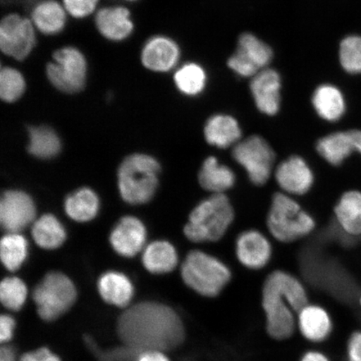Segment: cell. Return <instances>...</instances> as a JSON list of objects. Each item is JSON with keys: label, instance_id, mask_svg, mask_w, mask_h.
<instances>
[{"label": "cell", "instance_id": "obj_33", "mask_svg": "<svg viewBox=\"0 0 361 361\" xmlns=\"http://www.w3.org/2000/svg\"><path fill=\"white\" fill-rule=\"evenodd\" d=\"M27 298V287L20 279L8 277L0 284V300L6 308L18 311L24 306Z\"/></svg>", "mask_w": 361, "mask_h": 361}, {"label": "cell", "instance_id": "obj_45", "mask_svg": "<svg viewBox=\"0 0 361 361\" xmlns=\"http://www.w3.org/2000/svg\"><path fill=\"white\" fill-rule=\"evenodd\" d=\"M352 137H353L355 152H358L361 154V130H350Z\"/></svg>", "mask_w": 361, "mask_h": 361}, {"label": "cell", "instance_id": "obj_18", "mask_svg": "<svg viewBox=\"0 0 361 361\" xmlns=\"http://www.w3.org/2000/svg\"><path fill=\"white\" fill-rule=\"evenodd\" d=\"M96 24L103 36L114 42L128 38L133 31L130 12L123 7L102 8L97 15Z\"/></svg>", "mask_w": 361, "mask_h": 361}, {"label": "cell", "instance_id": "obj_23", "mask_svg": "<svg viewBox=\"0 0 361 361\" xmlns=\"http://www.w3.org/2000/svg\"><path fill=\"white\" fill-rule=\"evenodd\" d=\"M316 149L324 160L334 166L341 165L355 151L350 130L326 135L319 140Z\"/></svg>", "mask_w": 361, "mask_h": 361}, {"label": "cell", "instance_id": "obj_32", "mask_svg": "<svg viewBox=\"0 0 361 361\" xmlns=\"http://www.w3.org/2000/svg\"><path fill=\"white\" fill-rule=\"evenodd\" d=\"M174 80L180 92L187 96L195 97L205 89L207 75L201 66L196 63H189L176 72Z\"/></svg>", "mask_w": 361, "mask_h": 361}, {"label": "cell", "instance_id": "obj_43", "mask_svg": "<svg viewBox=\"0 0 361 361\" xmlns=\"http://www.w3.org/2000/svg\"><path fill=\"white\" fill-rule=\"evenodd\" d=\"M299 361H332V360L322 350H308L301 355Z\"/></svg>", "mask_w": 361, "mask_h": 361}, {"label": "cell", "instance_id": "obj_1", "mask_svg": "<svg viewBox=\"0 0 361 361\" xmlns=\"http://www.w3.org/2000/svg\"><path fill=\"white\" fill-rule=\"evenodd\" d=\"M117 335L125 346L139 351H170L179 348L186 338V328L171 307L142 302L120 316Z\"/></svg>", "mask_w": 361, "mask_h": 361}, {"label": "cell", "instance_id": "obj_8", "mask_svg": "<svg viewBox=\"0 0 361 361\" xmlns=\"http://www.w3.org/2000/svg\"><path fill=\"white\" fill-rule=\"evenodd\" d=\"M54 62L47 67V78L62 92H80L87 80V64L83 54L74 47L58 49L53 55Z\"/></svg>", "mask_w": 361, "mask_h": 361}, {"label": "cell", "instance_id": "obj_31", "mask_svg": "<svg viewBox=\"0 0 361 361\" xmlns=\"http://www.w3.org/2000/svg\"><path fill=\"white\" fill-rule=\"evenodd\" d=\"M28 255V243L19 233H8L0 243V257L8 270L16 271L21 267Z\"/></svg>", "mask_w": 361, "mask_h": 361}, {"label": "cell", "instance_id": "obj_36", "mask_svg": "<svg viewBox=\"0 0 361 361\" xmlns=\"http://www.w3.org/2000/svg\"><path fill=\"white\" fill-rule=\"evenodd\" d=\"M228 65L230 69L242 78H254L261 71L237 51L228 59Z\"/></svg>", "mask_w": 361, "mask_h": 361}, {"label": "cell", "instance_id": "obj_25", "mask_svg": "<svg viewBox=\"0 0 361 361\" xmlns=\"http://www.w3.org/2000/svg\"><path fill=\"white\" fill-rule=\"evenodd\" d=\"M142 262L152 274H166L173 271L178 264V257L175 247L166 241H156L143 252Z\"/></svg>", "mask_w": 361, "mask_h": 361}, {"label": "cell", "instance_id": "obj_38", "mask_svg": "<svg viewBox=\"0 0 361 361\" xmlns=\"http://www.w3.org/2000/svg\"><path fill=\"white\" fill-rule=\"evenodd\" d=\"M66 10L75 18H84L92 13L98 0H63Z\"/></svg>", "mask_w": 361, "mask_h": 361}, {"label": "cell", "instance_id": "obj_42", "mask_svg": "<svg viewBox=\"0 0 361 361\" xmlns=\"http://www.w3.org/2000/svg\"><path fill=\"white\" fill-rule=\"evenodd\" d=\"M135 361H171L164 354V352L159 350L143 351L139 355Z\"/></svg>", "mask_w": 361, "mask_h": 361}, {"label": "cell", "instance_id": "obj_5", "mask_svg": "<svg viewBox=\"0 0 361 361\" xmlns=\"http://www.w3.org/2000/svg\"><path fill=\"white\" fill-rule=\"evenodd\" d=\"M185 283L202 296L214 298L227 286L231 272L223 262L202 251L189 252L182 265Z\"/></svg>", "mask_w": 361, "mask_h": 361}, {"label": "cell", "instance_id": "obj_3", "mask_svg": "<svg viewBox=\"0 0 361 361\" xmlns=\"http://www.w3.org/2000/svg\"><path fill=\"white\" fill-rule=\"evenodd\" d=\"M233 219L234 212L228 198L224 194H214L192 210L184 233L194 243L218 241Z\"/></svg>", "mask_w": 361, "mask_h": 361}, {"label": "cell", "instance_id": "obj_28", "mask_svg": "<svg viewBox=\"0 0 361 361\" xmlns=\"http://www.w3.org/2000/svg\"><path fill=\"white\" fill-rule=\"evenodd\" d=\"M34 240L40 247L55 250L66 241L64 227L55 216L45 214L36 220L31 229Z\"/></svg>", "mask_w": 361, "mask_h": 361}, {"label": "cell", "instance_id": "obj_29", "mask_svg": "<svg viewBox=\"0 0 361 361\" xmlns=\"http://www.w3.org/2000/svg\"><path fill=\"white\" fill-rule=\"evenodd\" d=\"M28 151L31 155L40 159L55 157L61 150L60 137L49 126H31L29 128Z\"/></svg>", "mask_w": 361, "mask_h": 361}, {"label": "cell", "instance_id": "obj_13", "mask_svg": "<svg viewBox=\"0 0 361 361\" xmlns=\"http://www.w3.org/2000/svg\"><path fill=\"white\" fill-rule=\"evenodd\" d=\"M256 106L265 115H276L281 108V78L276 71L264 69L254 76L250 84Z\"/></svg>", "mask_w": 361, "mask_h": 361}, {"label": "cell", "instance_id": "obj_7", "mask_svg": "<svg viewBox=\"0 0 361 361\" xmlns=\"http://www.w3.org/2000/svg\"><path fill=\"white\" fill-rule=\"evenodd\" d=\"M78 297L74 283L65 274L49 273L35 288L33 300L44 322H53L69 310Z\"/></svg>", "mask_w": 361, "mask_h": 361}, {"label": "cell", "instance_id": "obj_41", "mask_svg": "<svg viewBox=\"0 0 361 361\" xmlns=\"http://www.w3.org/2000/svg\"><path fill=\"white\" fill-rule=\"evenodd\" d=\"M16 329V320L11 316L2 314L0 318V341L8 342L11 340Z\"/></svg>", "mask_w": 361, "mask_h": 361}, {"label": "cell", "instance_id": "obj_44", "mask_svg": "<svg viewBox=\"0 0 361 361\" xmlns=\"http://www.w3.org/2000/svg\"><path fill=\"white\" fill-rule=\"evenodd\" d=\"M0 361H16L15 350L11 346H3L0 350Z\"/></svg>", "mask_w": 361, "mask_h": 361}, {"label": "cell", "instance_id": "obj_21", "mask_svg": "<svg viewBox=\"0 0 361 361\" xmlns=\"http://www.w3.org/2000/svg\"><path fill=\"white\" fill-rule=\"evenodd\" d=\"M198 180L202 188L214 194H224L235 183V174L228 166L220 164L214 157L203 162Z\"/></svg>", "mask_w": 361, "mask_h": 361}, {"label": "cell", "instance_id": "obj_14", "mask_svg": "<svg viewBox=\"0 0 361 361\" xmlns=\"http://www.w3.org/2000/svg\"><path fill=\"white\" fill-rule=\"evenodd\" d=\"M146 237L145 226L141 221L128 216L121 219L113 228L110 242L117 254L130 258L142 250Z\"/></svg>", "mask_w": 361, "mask_h": 361}, {"label": "cell", "instance_id": "obj_6", "mask_svg": "<svg viewBox=\"0 0 361 361\" xmlns=\"http://www.w3.org/2000/svg\"><path fill=\"white\" fill-rule=\"evenodd\" d=\"M267 224L272 235L284 243L306 236L315 226L312 216L307 214L299 203L283 193L274 196Z\"/></svg>", "mask_w": 361, "mask_h": 361}, {"label": "cell", "instance_id": "obj_26", "mask_svg": "<svg viewBox=\"0 0 361 361\" xmlns=\"http://www.w3.org/2000/svg\"><path fill=\"white\" fill-rule=\"evenodd\" d=\"M32 20L40 32L56 35L65 28L66 12L56 0H44L35 7Z\"/></svg>", "mask_w": 361, "mask_h": 361}, {"label": "cell", "instance_id": "obj_10", "mask_svg": "<svg viewBox=\"0 0 361 361\" xmlns=\"http://www.w3.org/2000/svg\"><path fill=\"white\" fill-rule=\"evenodd\" d=\"M35 44L34 27L29 20L18 15L4 18L0 25V47L6 55L25 60Z\"/></svg>", "mask_w": 361, "mask_h": 361}, {"label": "cell", "instance_id": "obj_39", "mask_svg": "<svg viewBox=\"0 0 361 361\" xmlns=\"http://www.w3.org/2000/svg\"><path fill=\"white\" fill-rule=\"evenodd\" d=\"M346 361H361V329L352 332L345 347Z\"/></svg>", "mask_w": 361, "mask_h": 361}, {"label": "cell", "instance_id": "obj_9", "mask_svg": "<svg viewBox=\"0 0 361 361\" xmlns=\"http://www.w3.org/2000/svg\"><path fill=\"white\" fill-rule=\"evenodd\" d=\"M233 157L245 169L251 182L258 186L267 183L272 173L275 153L259 135H251L233 147Z\"/></svg>", "mask_w": 361, "mask_h": 361}, {"label": "cell", "instance_id": "obj_47", "mask_svg": "<svg viewBox=\"0 0 361 361\" xmlns=\"http://www.w3.org/2000/svg\"></svg>", "mask_w": 361, "mask_h": 361}, {"label": "cell", "instance_id": "obj_24", "mask_svg": "<svg viewBox=\"0 0 361 361\" xmlns=\"http://www.w3.org/2000/svg\"><path fill=\"white\" fill-rule=\"evenodd\" d=\"M338 224L350 235L361 234V192L349 191L338 200L335 207Z\"/></svg>", "mask_w": 361, "mask_h": 361}, {"label": "cell", "instance_id": "obj_20", "mask_svg": "<svg viewBox=\"0 0 361 361\" xmlns=\"http://www.w3.org/2000/svg\"><path fill=\"white\" fill-rule=\"evenodd\" d=\"M98 290L103 300L117 307L128 305L134 295V288L130 279L114 271L102 275L98 281Z\"/></svg>", "mask_w": 361, "mask_h": 361}, {"label": "cell", "instance_id": "obj_46", "mask_svg": "<svg viewBox=\"0 0 361 361\" xmlns=\"http://www.w3.org/2000/svg\"><path fill=\"white\" fill-rule=\"evenodd\" d=\"M359 303H360V307H361V297L360 298Z\"/></svg>", "mask_w": 361, "mask_h": 361}, {"label": "cell", "instance_id": "obj_11", "mask_svg": "<svg viewBox=\"0 0 361 361\" xmlns=\"http://www.w3.org/2000/svg\"><path fill=\"white\" fill-rule=\"evenodd\" d=\"M35 203L28 194L19 190H8L3 194L0 202V223L8 233H19L33 222Z\"/></svg>", "mask_w": 361, "mask_h": 361}, {"label": "cell", "instance_id": "obj_17", "mask_svg": "<svg viewBox=\"0 0 361 361\" xmlns=\"http://www.w3.org/2000/svg\"><path fill=\"white\" fill-rule=\"evenodd\" d=\"M180 58L178 45L173 40L157 36L148 40L143 48L142 61L147 69L157 72L169 71L177 65Z\"/></svg>", "mask_w": 361, "mask_h": 361}, {"label": "cell", "instance_id": "obj_37", "mask_svg": "<svg viewBox=\"0 0 361 361\" xmlns=\"http://www.w3.org/2000/svg\"><path fill=\"white\" fill-rule=\"evenodd\" d=\"M101 361H132L137 359L142 352L129 348L128 346L121 347L109 351H102L93 349Z\"/></svg>", "mask_w": 361, "mask_h": 361}, {"label": "cell", "instance_id": "obj_40", "mask_svg": "<svg viewBox=\"0 0 361 361\" xmlns=\"http://www.w3.org/2000/svg\"><path fill=\"white\" fill-rule=\"evenodd\" d=\"M20 361H61L58 355L53 354L47 347L23 355Z\"/></svg>", "mask_w": 361, "mask_h": 361}, {"label": "cell", "instance_id": "obj_19", "mask_svg": "<svg viewBox=\"0 0 361 361\" xmlns=\"http://www.w3.org/2000/svg\"><path fill=\"white\" fill-rule=\"evenodd\" d=\"M206 141L212 146L228 148L236 145L242 132L235 118L228 115H215L207 120L204 128Z\"/></svg>", "mask_w": 361, "mask_h": 361}, {"label": "cell", "instance_id": "obj_16", "mask_svg": "<svg viewBox=\"0 0 361 361\" xmlns=\"http://www.w3.org/2000/svg\"><path fill=\"white\" fill-rule=\"evenodd\" d=\"M238 259L245 267L252 269L264 268L269 263L272 250L267 238L255 230L239 235L236 243Z\"/></svg>", "mask_w": 361, "mask_h": 361}, {"label": "cell", "instance_id": "obj_30", "mask_svg": "<svg viewBox=\"0 0 361 361\" xmlns=\"http://www.w3.org/2000/svg\"><path fill=\"white\" fill-rule=\"evenodd\" d=\"M236 51L259 71L264 70L273 58V51L269 45L250 33L240 36Z\"/></svg>", "mask_w": 361, "mask_h": 361}, {"label": "cell", "instance_id": "obj_34", "mask_svg": "<svg viewBox=\"0 0 361 361\" xmlns=\"http://www.w3.org/2000/svg\"><path fill=\"white\" fill-rule=\"evenodd\" d=\"M25 87V80L20 71L11 67L2 68L0 72V97L4 102L11 103L19 100Z\"/></svg>", "mask_w": 361, "mask_h": 361}, {"label": "cell", "instance_id": "obj_15", "mask_svg": "<svg viewBox=\"0 0 361 361\" xmlns=\"http://www.w3.org/2000/svg\"><path fill=\"white\" fill-rule=\"evenodd\" d=\"M275 178L283 191L293 195H304L314 183L312 171L303 158L297 156L283 161L278 166Z\"/></svg>", "mask_w": 361, "mask_h": 361}, {"label": "cell", "instance_id": "obj_4", "mask_svg": "<svg viewBox=\"0 0 361 361\" xmlns=\"http://www.w3.org/2000/svg\"><path fill=\"white\" fill-rule=\"evenodd\" d=\"M161 166L152 157L133 154L119 166L118 188L121 197L133 205L144 204L152 200L158 186Z\"/></svg>", "mask_w": 361, "mask_h": 361}, {"label": "cell", "instance_id": "obj_27", "mask_svg": "<svg viewBox=\"0 0 361 361\" xmlns=\"http://www.w3.org/2000/svg\"><path fill=\"white\" fill-rule=\"evenodd\" d=\"M100 202L92 189H78L66 197L65 210L71 219L78 222H88L98 214Z\"/></svg>", "mask_w": 361, "mask_h": 361}, {"label": "cell", "instance_id": "obj_22", "mask_svg": "<svg viewBox=\"0 0 361 361\" xmlns=\"http://www.w3.org/2000/svg\"><path fill=\"white\" fill-rule=\"evenodd\" d=\"M312 103L316 112L324 120L336 121L345 111L344 97L331 85H322L314 90Z\"/></svg>", "mask_w": 361, "mask_h": 361}, {"label": "cell", "instance_id": "obj_2", "mask_svg": "<svg viewBox=\"0 0 361 361\" xmlns=\"http://www.w3.org/2000/svg\"><path fill=\"white\" fill-rule=\"evenodd\" d=\"M309 304L299 279L283 271L270 274L262 290L265 331L276 341L290 340L296 331L297 314Z\"/></svg>", "mask_w": 361, "mask_h": 361}, {"label": "cell", "instance_id": "obj_35", "mask_svg": "<svg viewBox=\"0 0 361 361\" xmlns=\"http://www.w3.org/2000/svg\"><path fill=\"white\" fill-rule=\"evenodd\" d=\"M340 61L344 70L350 74L361 73V37L348 36L340 47Z\"/></svg>", "mask_w": 361, "mask_h": 361}, {"label": "cell", "instance_id": "obj_12", "mask_svg": "<svg viewBox=\"0 0 361 361\" xmlns=\"http://www.w3.org/2000/svg\"><path fill=\"white\" fill-rule=\"evenodd\" d=\"M296 329L306 341L319 345L331 337L335 324L326 309L308 304L297 314Z\"/></svg>", "mask_w": 361, "mask_h": 361}]
</instances>
